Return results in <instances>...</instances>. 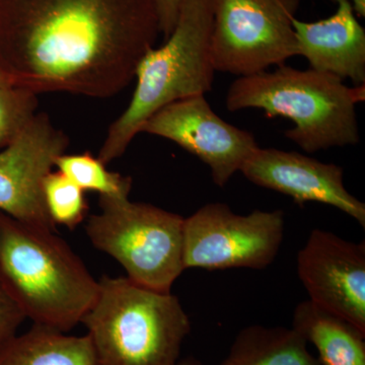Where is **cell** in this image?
I'll return each mask as SVG.
<instances>
[{
	"mask_svg": "<svg viewBox=\"0 0 365 365\" xmlns=\"http://www.w3.org/2000/svg\"><path fill=\"white\" fill-rule=\"evenodd\" d=\"M160 34L155 0H0V67L36 95L111 98Z\"/></svg>",
	"mask_w": 365,
	"mask_h": 365,
	"instance_id": "1",
	"label": "cell"
},
{
	"mask_svg": "<svg viewBox=\"0 0 365 365\" xmlns=\"http://www.w3.org/2000/svg\"><path fill=\"white\" fill-rule=\"evenodd\" d=\"M0 283L34 325L67 333L97 299L98 281L55 230L0 212Z\"/></svg>",
	"mask_w": 365,
	"mask_h": 365,
	"instance_id": "2",
	"label": "cell"
},
{
	"mask_svg": "<svg viewBox=\"0 0 365 365\" xmlns=\"http://www.w3.org/2000/svg\"><path fill=\"white\" fill-rule=\"evenodd\" d=\"M212 26L213 0H181L165 44L151 48L139 62L130 103L110 126L98 160L108 165L123 155L146 120L165 106L211 91Z\"/></svg>",
	"mask_w": 365,
	"mask_h": 365,
	"instance_id": "3",
	"label": "cell"
},
{
	"mask_svg": "<svg viewBox=\"0 0 365 365\" xmlns=\"http://www.w3.org/2000/svg\"><path fill=\"white\" fill-rule=\"evenodd\" d=\"M364 98V86L350 88L332 74L282 64L272 72L237 78L227 91V108H255L269 118H287L294 127L285 137L314 153L359 143L355 108Z\"/></svg>",
	"mask_w": 365,
	"mask_h": 365,
	"instance_id": "4",
	"label": "cell"
},
{
	"mask_svg": "<svg viewBox=\"0 0 365 365\" xmlns=\"http://www.w3.org/2000/svg\"><path fill=\"white\" fill-rule=\"evenodd\" d=\"M98 365H176L191 322L172 292L128 277L98 281L97 299L81 319Z\"/></svg>",
	"mask_w": 365,
	"mask_h": 365,
	"instance_id": "5",
	"label": "cell"
},
{
	"mask_svg": "<svg viewBox=\"0 0 365 365\" xmlns=\"http://www.w3.org/2000/svg\"><path fill=\"white\" fill-rule=\"evenodd\" d=\"M98 205L86 227L93 246L119 262L133 282L169 294L186 270L185 218L129 197L100 196Z\"/></svg>",
	"mask_w": 365,
	"mask_h": 365,
	"instance_id": "6",
	"label": "cell"
},
{
	"mask_svg": "<svg viewBox=\"0 0 365 365\" xmlns=\"http://www.w3.org/2000/svg\"><path fill=\"white\" fill-rule=\"evenodd\" d=\"M299 0H213L216 72L249 76L299 56L292 21Z\"/></svg>",
	"mask_w": 365,
	"mask_h": 365,
	"instance_id": "7",
	"label": "cell"
},
{
	"mask_svg": "<svg viewBox=\"0 0 365 365\" xmlns=\"http://www.w3.org/2000/svg\"><path fill=\"white\" fill-rule=\"evenodd\" d=\"M282 210L235 215L225 203H208L184 220L185 269H265L279 253Z\"/></svg>",
	"mask_w": 365,
	"mask_h": 365,
	"instance_id": "8",
	"label": "cell"
},
{
	"mask_svg": "<svg viewBox=\"0 0 365 365\" xmlns=\"http://www.w3.org/2000/svg\"><path fill=\"white\" fill-rule=\"evenodd\" d=\"M141 132L169 139L205 163L216 186L223 188L259 148L251 132L227 123L205 96L163 107L146 120Z\"/></svg>",
	"mask_w": 365,
	"mask_h": 365,
	"instance_id": "9",
	"label": "cell"
},
{
	"mask_svg": "<svg viewBox=\"0 0 365 365\" xmlns=\"http://www.w3.org/2000/svg\"><path fill=\"white\" fill-rule=\"evenodd\" d=\"M68 145V137L48 115L36 113L20 134L0 150V212L55 230L46 209L43 184Z\"/></svg>",
	"mask_w": 365,
	"mask_h": 365,
	"instance_id": "10",
	"label": "cell"
},
{
	"mask_svg": "<svg viewBox=\"0 0 365 365\" xmlns=\"http://www.w3.org/2000/svg\"><path fill=\"white\" fill-rule=\"evenodd\" d=\"M309 300L365 332V244L314 228L297 257Z\"/></svg>",
	"mask_w": 365,
	"mask_h": 365,
	"instance_id": "11",
	"label": "cell"
},
{
	"mask_svg": "<svg viewBox=\"0 0 365 365\" xmlns=\"http://www.w3.org/2000/svg\"><path fill=\"white\" fill-rule=\"evenodd\" d=\"M240 172L257 186L292 197L299 205L327 204L365 227V204L347 191L344 170L335 163H322L295 151L259 146Z\"/></svg>",
	"mask_w": 365,
	"mask_h": 365,
	"instance_id": "12",
	"label": "cell"
},
{
	"mask_svg": "<svg viewBox=\"0 0 365 365\" xmlns=\"http://www.w3.org/2000/svg\"><path fill=\"white\" fill-rule=\"evenodd\" d=\"M330 18L313 23L294 19L299 56L314 71L351 79L355 86L365 83V31L357 21L349 0H337Z\"/></svg>",
	"mask_w": 365,
	"mask_h": 365,
	"instance_id": "13",
	"label": "cell"
},
{
	"mask_svg": "<svg viewBox=\"0 0 365 365\" xmlns=\"http://www.w3.org/2000/svg\"><path fill=\"white\" fill-rule=\"evenodd\" d=\"M292 328L316 347L319 365H365V332L311 300L295 307Z\"/></svg>",
	"mask_w": 365,
	"mask_h": 365,
	"instance_id": "14",
	"label": "cell"
},
{
	"mask_svg": "<svg viewBox=\"0 0 365 365\" xmlns=\"http://www.w3.org/2000/svg\"><path fill=\"white\" fill-rule=\"evenodd\" d=\"M0 365H98L88 335L33 325L0 349Z\"/></svg>",
	"mask_w": 365,
	"mask_h": 365,
	"instance_id": "15",
	"label": "cell"
},
{
	"mask_svg": "<svg viewBox=\"0 0 365 365\" xmlns=\"http://www.w3.org/2000/svg\"><path fill=\"white\" fill-rule=\"evenodd\" d=\"M220 365H319L292 328L252 325L237 334Z\"/></svg>",
	"mask_w": 365,
	"mask_h": 365,
	"instance_id": "16",
	"label": "cell"
},
{
	"mask_svg": "<svg viewBox=\"0 0 365 365\" xmlns=\"http://www.w3.org/2000/svg\"><path fill=\"white\" fill-rule=\"evenodd\" d=\"M104 163L88 153L60 155L55 162L58 172L68 178L83 191H93L101 197H129L130 177L110 172Z\"/></svg>",
	"mask_w": 365,
	"mask_h": 365,
	"instance_id": "17",
	"label": "cell"
},
{
	"mask_svg": "<svg viewBox=\"0 0 365 365\" xmlns=\"http://www.w3.org/2000/svg\"><path fill=\"white\" fill-rule=\"evenodd\" d=\"M43 195L48 215L55 225L73 230L86 220L88 205L85 191L58 170H52L45 178Z\"/></svg>",
	"mask_w": 365,
	"mask_h": 365,
	"instance_id": "18",
	"label": "cell"
},
{
	"mask_svg": "<svg viewBox=\"0 0 365 365\" xmlns=\"http://www.w3.org/2000/svg\"><path fill=\"white\" fill-rule=\"evenodd\" d=\"M38 95L16 86H0V150L9 145L35 116Z\"/></svg>",
	"mask_w": 365,
	"mask_h": 365,
	"instance_id": "19",
	"label": "cell"
},
{
	"mask_svg": "<svg viewBox=\"0 0 365 365\" xmlns=\"http://www.w3.org/2000/svg\"><path fill=\"white\" fill-rule=\"evenodd\" d=\"M26 319L21 307L0 283V349L18 334Z\"/></svg>",
	"mask_w": 365,
	"mask_h": 365,
	"instance_id": "20",
	"label": "cell"
},
{
	"mask_svg": "<svg viewBox=\"0 0 365 365\" xmlns=\"http://www.w3.org/2000/svg\"><path fill=\"white\" fill-rule=\"evenodd\" d=\"M157 1L158 19H160V33L165 40L172 33L176 25L181 0H155Z\"/></svg>",
	"mask_w": 365,
	"mask_h": 365,
	"instance_id": "21",
	"label": "cell"
},
{
	"mask_svg": "<svg viewBox=\"0 0 365 365\" xmlns=\"http://www.w3.org/2000/svg\"><path fill=\"white\" fill-rule=\"evenodd\" d=\"M333 1L336 2L337 0H333ZM349 1L352 4L355 14L364 18L365 16V0H349Z\"/></svg>",
	"mask_w": 365,
	"mask_h": 365,
	"instance_id": "22",
	"label": "cell"
},
{
	"mask_svg": "<svg viewBox=\"0 0 365 365\" xmlns=\"http://www.w3.org/2000/svg\"><path fill=\"white\" fill-rule=\"evenodd\" d=\"M176 365H202L198 359H194V357H188V359H180Z\"/></svg>",
	"mask_w": 365,
	"mask_h": 365,
	"instance_id": "23",
	"label": "cell"
},
{
	"mask_svg": "<svg viewBox=\"0 0 365 365\" xmlns=\"http://www.w3.org/2000/svg\"><path fill=\"white\" fill-rule=\"evenodd\" d=\"M0 86H13L6 73L2 71L1 67H0Z\"/></svg>",
	"mask_w": 365,
	"mask_h": 365,
	"instance_id": "24",
	"label": "cell"
}]
</instances>
